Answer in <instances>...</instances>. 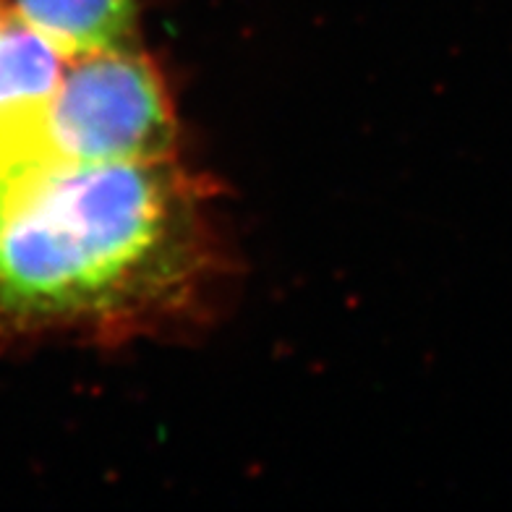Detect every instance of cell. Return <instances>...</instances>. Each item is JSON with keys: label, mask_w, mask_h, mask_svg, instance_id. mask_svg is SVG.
Segmentation results:
<instances>
[{"label": "cell", "mask_w": 512, "mask_h": 512, "mask_svg": "<svg viewBox=\"0 0 512 512\" xmlns=\"http://www.w3.org/2000/svg\"><path fill=\"white\" fill-rule=\"evenodd\" d=\"M194 259V204L170 160L34 155L0 173V319L123 317L173 296Z\"/></svg>", "instance_id": "cell-1"}, {"label": "cell", "mask_w": 512, "mask_h": 512, "mask_svg": "<svg viewBox=\"0 0 512 512\" xmlns=\"http://www.w3.org/2000/svg\"><path fill=\"white\" fill-rule=\"evenodd\" d=\"M173 118L162 84L128 48L68 58L50 100L40 155L71 162L168 160Z\"/></svg>", "instance_id": "cell-2"}, {"label": "cell", "mask_w": 512, "mask_h": 512, "mask_svg": "<svg viewBox=\"0 0 512 512\" xmlns=\"http://www.w3.org/2000/svg\"><path fill=\"white\" fill-rule=\"evenodd\" d=\"M63 58L128 48L134 0H14L11 6Z\"/></svg>", "instance_id": "cell-4"}, {"label": "cell", "mask_w": 512, "mask_h": 512, "mask_svg": "<svg viewBox=\"0 0 512 512\" xmlns=\"http://www.w3.org/2000/svg\"><path fill=\"white\" fill-rule=\"evenodd\" d=\"M66 61L14 8L0 6V173L40 155L45 115Z\"/></svg>", "instance_id": "cell-3"}]
</instances>
